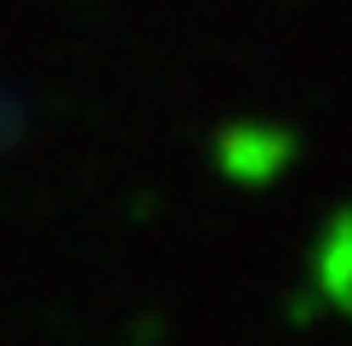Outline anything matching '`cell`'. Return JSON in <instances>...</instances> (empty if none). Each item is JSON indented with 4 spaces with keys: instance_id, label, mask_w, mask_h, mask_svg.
<instances>
[{
    "instance_id": "cell-1",
    "label": "cell",
    "mask_w": 352,
    "mask_h": 346,
    "mask_svg": "<svg viewBox=\"0 0 352 346\" xmlns=\"http://www.w3.org/2000/svg\"><path fill=\"white\" fill-rule=\"evenodd\" d=\"M210 159L233 187H273L296 165V137L284 125H267V119H239L216 137Z\"/></svg>"
},
{
    "instance_id": "cell-2",
    "label": "cell",
    "mask_w": 352,
    "mask_h": 346,
    "mask_svg": "<svg viewBox=\"0 0 352 346\" xmlns=\"http://www.w3.org/2000/svg\"><path fill=\"white\" fill-rule=\"evenodd\" d=\"M313 284L329 307H341L352 318V205L329 216V227L318 233L313 250Z\"/></svg>"
}]
</instances>
